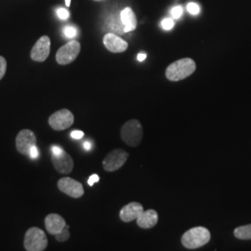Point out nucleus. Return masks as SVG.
<instances>
[{"label": "nucleus", "mask_w": 251, "mask_h": 251, "mask_svg": "<svg viewBox=\"0 0 251 251\" xmlns=\"http://www.w3.org/2000/svg\"><path fill=\"white\" fill-rule=\"evenodd\" d=\"M197 69L196 62L191 58H183L178 60L171 65L166 70V76L169 80L176 82L187 78Z\"/></svg>", "instance_id": "1"}, {"label": "nucleus", "mask_w": 251, "mask_h": 251, "mask_svg": "<svg viewBox=\"0 0 251 251\" xmlns=\"http://www.w3.org/2000/svg\"><path fill=\"white\" fill-rule=\"evenodd\" d=\"M210 232L202 226L194 227L182 234L181 244L189 250H195L206 245L210 240Z\"/></svg>", "instance_id": "2"}, {"label": "nucleus", "mask_w": 251, "mask_h": 251, "mask_svg": "<svg viewBox=\"0 0 251 251\" xmlns=\"http://www.w3.org/2000/svg\"><path fill=\"white\" fill-rule=\"evenodd\" d=\"M120 136L126 145L136 147L141 144L144 137L143 126L139 120L130 119L122 126Z\"/></svg>", "instance_id": "3"}, {"label": "nucleus", "mask_w": 251, "mask_h": 251, "mask_svg": "<svg viewBox=\"0 0 251 251\" xmlns=\"http://www.w3.org/2000/svg\"><path fill=\"white\" fill-rule=\"evenodd\" d=\"M24 246L27 251H45L48 247V238L40 228L31 227L25 235Z\"/></svg>", "instance_id": "4"}, {"label": "nucleus", "mask_w": 251, "mask_h": 251, "mask_svg": "<svg viewBox=\"0 0 251 251\" xmlns=\"http://www.w3.org/2000/svg\"><path fill=\"white\" fill-rule=\"evenodd\" d=\"M80 43L76 40H72L61 47L56 53V62L61 65H66L73 63L80 52Z\"/></svg>", "instance_id": "5"}, {"label": "nucleus", "mask_w": 251, "mask_h": 251, "mask_svg": "<svg viewBox=\"0 0 251 251\" xmlns=\"http://www.w3.org/2000/svg\"><path fill=\"white\" fill-rule=\"evenodd\" d=\"M75 122V117L68 109H62L53 113L49 118V125L56 131L69 128Z\"/></svg>", "instance_id": "6"}, {"label": "nucleus", "mask_w": 251, "mask_h": 251, "mask_svg": "<svg viewBox=\"0 0 251 251\" xmlns=\"http://www.w3.org/2000/svg\"><path fill=\"white\" fill-rule=\"evenodd\" d=\"M128 158V153L123 149H115L108 153L102 161L104 171L114 172L121 169Z\"/></svg>", "instance_id": "7"}, {"label": "nucleus", "mask_w": 251, "mask_h": 251, "mask_svg": "<svg viewBox=\"0 0 251 251\" xmlns=\"http://www.w3.org/2000/svg\"><path fill=\"white\" fill-rule=\"evenodd\" d=\"M36 145V136L30 129H22L16 137V149L20 153L29 156L33 146Z\"/></svg>", "instance_id": "8"}, {"label": "nucleus", "mask_w": 251, "mask_h": 251, "mask_svg": "<svg viewBox=\"0 0 251 251\" xmlns=\"http://www.w3.org/2000/svg\"><path fill=\"white\" fill-rule=\"evenodd\" d=\"M57 185L61 192H63V194L71 198H79L84 195L83 185L79 181L72 178H69V177L62 178L59 179Z\"/></svg>", "instance_id": "9"}, {"label": "nucleus", "mask_w": 251, "mask_h": 251, "mask_svg": "<svg viewBox=\"0 0 251 251\" xmlns=\"http://www.w3.org/2000/svg\"><path fill=\"white\" fill-rule=\"evenodd\" d=\"M50 52V39L48 36H41L31 50V59L37 63H43Z\"/></svg>", "instance_id": "10"}, {"label": "nucleus", "mask_w": 251, "mask_h": 251, "mask_svg": "<svg viewBox=\"0 0 251 251\" xmlns=\"http://www.w3.org/2000/svg\"><path fill=\"white\" fill-rule=\"evenodd\" d=\"M51 161L55 170L60 174H69L74 169L72 156L65 151L59 154H51Z\"/></svg>", "instance_id": "11"}, {"label": "nucleus", "mask_w": 251, "mask_h": 251, "mask_svg": "<svg viewBox=\"0 0 251 251\" xmlns=\"http://www.w3.org/2000/svg\"><path fill=\"white\" fill-rule=\"evenodd\" d=\"M103 45L113 53L124 52L128 48L127 42L113 33H108L103 36Z\"/></svg>", "instance_id": "12"}, {"label": "nucleus", "mask_w": 251, "mask_h": 251, "mask_svg": "<svg viewBox=\"0 0 251 251\" xmlns=\"http://www.w3.org/2000/svg\"><path fill=\"white\" fill-rule=\"evenodd\" d=\"M144 206L138 202H131L123 206L119 212L120 220L124 223H130L137 220L144 212Z\"/></svg>", "instance_id": "13"}, {"label": "nucleus", "mask_w": 251, "mask_h": 251, "mask_svg": "<svg viewBox=\"0 0 251 251\" xmlns=\"http://www.w3.org/2000/svg\"><path fill=\"white\" fill-rule=\"evenodd\" d=\"M45 226L49 233L55 235L65 228L66 223L62 216L51 213L46 217Z\"/></svg>", "instance_id": "14"}, {"label": "nucleus", "mask_w": 251, "mask_h": 251, "mask_svg": "<svg viewBox=\"0 0 251 251\" xmlns=\"http://www.w3.org/2000/svg\"><path fill=\"white\" fill-rule=\"evenodd\" d=\"M137 225L143 229H150L154 227L158 223V214L154 209L144 211L137 220Z\"/></svg>", "instance_id": "15"}, {"label": "nucleus", "mask_w": 251, "mask_h": 251, "mask_svg": "<svg viewBox=\"0 0 251 251\" xmlns=\"http://www.w3.org/2000/svg\"><path fill=\"white\" fill-rule=\"evenodd\" d=\"M121 23L124 25V33L131 32L137 27V19L133 10L130 8H126L120 13Z\"/></svg>", "instance_id": "16"}, {"label": "nucleus", "mask_w": 251, "mask_h": 251, "mask_svg": "<svg viewBox=\"0 0 251 251\" xmlns=\"http://www.w3.org/2000/svg\"><path fill=\"white\" fill-rule=\"evenodd\" d=\"M233 234L236 238L240 240H251V225L239 226L234 229Z\"/></svg>", "instance_id": "17"}, {"label": "nucleus", "mask_w": 251, "mask_h": 251, "mask_svg": "<svg viewBox=\"0 0 251 251\" xmlns=\"http://www.w3.org/2000/svg\"><path fill=\"white\" fill-rule=\"evenodd\" d=\"M68 229H69V226L66 225L65 228L62 230L60 233L55 234L56 240L59 241V242H65L66 240H68L69 237H70V233H69Z\"/></svg>", "instance_id": "18"}, {"label": "nucleus", "mask_w": 251, "mask_h": 251, "mask_svg": "<svg viewBox=\"0 0 251 251\" xmlns=\"http://www.w3.org/2000/svg\"><path fill=\"white\" fill-rule=\"evenodd\" d=\"M7 71V61L3 56H0V80L4 77Z\"/></svg>", "instance_id": "19"}, {"label": "nucleus", "mask_w": 251, "mask_h": 251, "mask_svg": "<svg viewBox=\"0 0 251 251\" xmlns=\"http://www.w3.org/2000/svg\"><path fill=\"white\" fill-rule=\"evenodd\" d=\"M63 34H64V36L68 37V38H73V37L76 36V29L73 26L64 27Z\"/></svg>", "instance_id": "20"}, {"label": "nucleus", "mask_w": 251, "mask_h": 251, "mask_svg": "<svg viewBox=\"0 0 251 251\" xmlns=\"http://www.w3.org/2000/svg\"><path fill=\"white\" fill-rule=\"evenodd\" d=\"M187 10L189 13L193 15H197L200 12V8L197 3H189L187 5Z\"/></svg>", "instance_id": "21"}, {"label": "nucleus", "mask_w": 251, "mask_h": 251, "mask_svg": "<svg viewBox=\"0 0 251 251\" xmlns=\"http://www.w3.org/2000/svg\"><path fill=\"white\" fill-rule=\"evenodd\" d=\"M174 26V22L172 19H165L162 21V27L165 30H171Z\"/></svg>", "instance_id": "22"}, {"label": "nucleus", "mask_w": 251, "mask_h": 251, "mask_svg": "<svg viewBox=\"0 0 251 251\" xmlns=\"http://www.w3.org/2000/svg\"><path fill=\"white\" fill-rule=\"evenodd\" d=\"M57 14H58V17L61 19V20H67L70 16V13L69 11L66 9H59L57 10Z\"/></svg>", "instance_id": "23"}, {"label": "nucleus", "mask_w": 251, "mask_h": 251, "mask_svg": "<svg viewBox=\"0 0 251 251\" xmlns=\"http://www.w3.org/2000/svg\"><path fill=\"white\" fill-rule=\"evenodd\" d=\"M181 14H182V9L180 6L175 7L171 10V15L174 19H179L181 16Z\"/></svg>", "instance_id": "24"}, {"label": "nucleus", "mask_w": 251, "mask_h": 251, "mask_svg": "<svg viewBox=\"0 0 251 251\" xmlns=\"http://www.w3.org/2000/svg\"><path fill=\"white\" fill-rule=\"evenodd\" d=\"M38 148L36 147V145L35 146H33L32 148H31V150H30V152H29V156L32 158V159H36L38 157Z\"/></svg>", "instance_id": "25"}, {"label": "nucleus", "mask_w": 251, "mask_h": 251, "mask_svg": "<svg viewBox=\"0 0 251 251\" xmlns=\"http://www.w3.org/2000/svg\"><path fill=\"white\" fill-rule=\"evenodd\" d=\"M100 180V177L97 175V174H93V175H91L90 178H89V180H88V184L90 185V186H92L95 182H98Z\"/></svg>", "instance_id": "26"}, {"label": "nucleus", "mask_w": 251, "mask_h": 251, "mask_svg": "<svg viewBox=\"0 0 251 251\" xmlns=\"http://www.w3.org/2000/svg\"><path fill=\"white\" fill-rule=\"evenodd\" d=\"M84 136V132L80 130H74L71 132V137L73 139H76V140H80Z\"/></svg>", "instance_id": "27"}, {"label": "nucleus", "mask_w": 251, "mask_h": 251, "mask_svg": "<svg viewBox=\"0 0 251 251\" xmlns=\"http://www.w3.org/2000/svg\"><path fill=\"white\" fill-rule=\"evenodd\" d=\"M63 150L58 145H52L51 146V154H59L63 152Z\"/></svg>", "instance_id": "28"}, {"label": "nucleus", "mask_w": 251, "mask_h": 251, "mask_svg": "<svg viewBox=\"0 0 251 251\" xmlns=\"http://www.w3.org/2000/svg\"><path fill=\"white\" fill-rule=\"evenodd\" d=\"M137 59H138V61H139V62H144V60L146 59V54L143 53V52H142V53L138 54Z\"/></svg>", "instance_id": "29"}, {"label": "nucleus", "mask_w": 251, "mask_h": 251, "mask_svg": "<svg viewBox=\"0 0 251 251\" xmlns=\"http://www.w3.org/2000/svg\"><path fill=\"white\" fill-rule=\"evenodd\" d=\"M83 147H84V149H85V150L90 151V149H91V144L89 143V142H85L84 144H83Z\"/></svg>", "instance_id": "30"}, {"label": "nucleus", "mask_w": 251, "mask_h": 251, "mask_svg": "<svg viewBox=\"0 0 251 251\" xmlns=\"http://www.w3.org/2000/svg\"><path fill=\"white\" fill-rule=\"evenodd\" d=\"M65 5L67 8H69L71 5V0H65Z\"/></svg>", "instance_id": "31"}, {"label": "nucleus", "mask_w": 251, "mask_h": 251, "mask_svg": "<svg viewBox=\"0 0 251 251\" xmlns=\"http://www.w3.org/2000/svg\"><path fill=\"white\" fill-rule=\"evenodd\" d=\"M95 1H102V0H95Z\"/></svg>", "instance_id": "32"}]
</instances>
